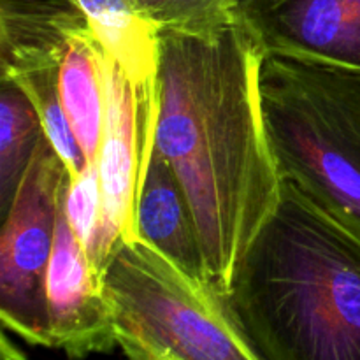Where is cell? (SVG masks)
Returning <instances> with one entry per match:
<instances>
[{"mask_svg":"<svg viewBox=\"0 0 360 360\" xmlns=\"http://www.w3.org/2000/svg\"><path fill=\"white\" fill-rule=\"evenodd\" d=\"M62 207L77 241L90 259L91 267L104 281L101 257L102 193L97 162H88L76 178H69L63 190Z\"/></svg>","mask_w":360,"mask_h":360,"instance_id":"5bb4252c","label":"cell"},{"mask_svg":"<svg viewBox=\"0 0 360 360\" xmlns=\"http://www.w3.org/2000/svg\"><path fill=\"white\" fill-rule=\"evenodd\" d=\"M227 297L262 360H360V225L283 181Z\"/></svg>","mask_w":360,"mask_h":360,"instance_id":"7a4b0ae2","label":"cell"},{"mask_svg":"<svg viewBox=\"0 0 360 360\" xmlns=\"http://www.w3.org/2000/svg\"><path fill=\"white\" fill-rule=\"evenodd\" d=\"M62 58L63 56H49L2 65V77L23 90L41 118L46 137L65 164L69 178H76L88 162L60 102L58 76Z\"/></svg>","mask_w":360,"mask_h":360,"instance_id":"7c38bea8","label":"cell"},{"mask_svg":"<svg viewBox=\"0 0 360 360\" xmlns=\"http://www.w3.org/2000/svg\"><path fill=\"white\" fill-rule=\"evenodd\" d=\"M139 239L167 257L193 280L207 281L195 214L171 165L155 151L137 207Z\"/></svg>","mask_w":360,"mask_h":360,"instance_id":"9c48e42d","label":"cell"},{"mask_svg":"<svg viewBox=\"0 0 360 360\" xmlns=\"http://www.w3.org/2000/svg\"><path fill=\"white\" fill-rule=\"evenodd\" d=\"M46 299L53 350L63 352L70 360H83L118 348L104 281L91 267L63 207L49 260Z\"/></svg>","mask_w":360,"mask_h":360,"instance_id":"ba28073f","label":"cell"},{"mask_svg":"<svg viewBox=\"0 0 360 360\" xmlns=\"http://www.w3.org/2000/svg\"><path fill=\"white\" fill-rule=\"evenodd\" d=\"M264 58L238 20L210 34L162 32L155 151L185 186L221 294L283 190L260 98Z\"/></svg>","mask_w":360,"mask_h":360,"instance_id":"6da1fadb","label":"cell"},{"mask_svg":"<svg viewBox=\"0 0 360 360\" xmlns=\"http://www.w3.org/2000/svg\"><path fill=\"white\" fill-rule=\"evenodd\" d=\"M58 94L86 162H97L105 123L104 49L90 23L70 37L62 58Z\"/></svg>","mask_w":360,"mask_h":360,"instance_id":"8fae6325","label":"cell"},{"mask_svg":"<svg viewBox=\"0 0 360 360\" xmlns=\"http://www.w3.org/2000/svg\"><path fill=\"white\" fill-rule=\"evenodd\" d=\"M0 359L2 360H30L27 357L23 350L16 347L13 341L9 340L6 333L2 334V345H0Z\"/></svg>","mask_w":360,"mask_h":360,"instance_id":"2e32d148","label":"cell"},{"mask_svg":"<svg viewBox=\"0 0 360 360\" xmlns=\"http://www.w3.org/2000/svg\"><path fill=\"white\" fill-rule=\"evenodd\" d=\"M67 181L65 164L44 136L2 217L0 319L4 330L32 347L51 348L46 280Z\"/></svg>","mask_w":360,"mask_h":360,"instance_id":"5b68a950","label":"cell"},{"mask_svg":"<svg viewBox=\"0 0 360 360\" xmlns=\"http://www.w3.org/2000/svg\"><path fill=\"white\" fill-rule=\"evenodd\" d=\"M259 86L281 179L360 225V74L266 56Z\"/></svg>","mask_w":360,"mask_h":360,"instance_id":"3957f363","label":"cell"},{"mask_svg":"<svg viewBox=\"0 0 360 360\" xmlns=\"http://www.w3.org/2000/svg\"><path fill=\"white\" fill-rule=\"evenodd\" d=\"M105 123L97 169L102 193V269L122 243L139 241L137 207L155 153L160 88L134 86L104 53Z\"/></svg>","mask_w":360,"mask_h":360,"instance_id":"8992f818","label":"cell"},{"mask_svg":"<svg viewBox=\"0 0 360 360\" xmlns=\"http://www.w3.org/2000/svg\"><path fill=\"white\" fill-rule=\"evenodd\" d=\"M162 32L210 34L236 21L239 0H134Z\"/></svg>","mask_w":360,"mask_h":360,"instance_id":"9a60e30c","label":"cell"},{"mask_svg":"<svg viewBox=\"0 0 360 360\" xmlns=\"http://www.w3.org/2000/svg\"><path fill=\"white\" fill-rule=\"evenodd\" d=\"M236 20L266 56L360 74V0H239Z\"/></svg>","mask_w":360,"mask_h":360,"instance_id":"52a82bcc","label":"cell"},{"mask_svg":"<svg viewBox=\"0 0 360 360\" xmlns=\"http://www.w3.org/2000/svg\"><path fill=\"white\" fill-rule=\"evenodd\" d=\"M41 118L18 84L0 79V211L9 210L21 178L44 137Z\"/></svg>","mask_w":360,"mask_h":360,"instance_id":"4fadbf2b","label":"cell"},{"mask_svg":"<svg viewBox=\"0 0 360 360\" xmlns=\"http://www.w3.org/2000/svg\"><path fill=\"white\" fill-rule=\"evenodd\" d=\"M118 348L129 360H262L227 294L144 241L122 243L104 273Z\"/></svg>","mask_w":360,"mask_h":360,"instance_id":"277c9868","label":"cell"},{"mask_svg":"<svg viewBox=\"0 0 360 360\" xmlns=\"http://www.w3.org/2000/svg\"><path fill=\"white\" fill-rule=\"evenodd\" d=\"M90 23L105 55L141 90L158 88L162 28L134 0H69Z\"/></svg>","mask_w":360,"mask_h":360,"instance_id":"30bf717a","label":"cell"}]
</instances>
